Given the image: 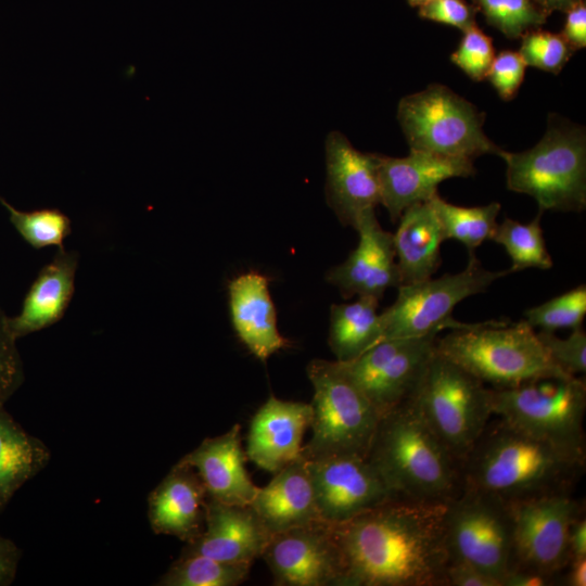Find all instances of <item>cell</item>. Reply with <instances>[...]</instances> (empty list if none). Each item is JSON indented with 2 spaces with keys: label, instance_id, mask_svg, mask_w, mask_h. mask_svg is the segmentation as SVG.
I'll return each instance as SVG.
<instances>
[{
  "label": "cell",
  "instance_id": "cell-1",
  "mask_svg": "<svg viewBox=\"0 0 586 586\" xmlns=\"http://www.w3.org/2000/svg\"><path fill=\"white\" fill-rule=\"evenodd\" d=\"M446 504L396 497L330 524L343 565L340 586H446Z\"/></svg>",
  "mask_w": 586,
  "mask_h": 586
},
{
  "label": "cell",
  "instance_id": "cell-2",
  "mask_svg": "<svg viewBox=\"0 0 586 586\" xmlns=\"http://www.w3.org/2000/svg\"><path fill=\"white\" fill-rule=\"evenodd\" d=\"M585 459L498 418L488 422L460 463L462 488L506 504L571 492L584 471Z\"/></svg>",
  "mask_w": 586,
  "mask_h": 586
},
{
  "label": "cell",
  "instance_id": "cell-3",
  "mask_svg": "<svg viewBox=\"0 0 586 586\" xmlns=\"http://www.w3.org/2000/svg\"><path fill=\"white\" fill-rule=\"evenodd\" d=\"M367 457L399 498L448 502L462 489L460 463L412 399L380 417Z\"/></svg>",
  "mask_w": 586,
  "mask_h": 586
},
{
  "label": "cell",
  "instance_id": "cell-4",
  "mask_svg": "<svg viewBox=\"0 0 586 586\" xmlns=\"http://www.w3.org/2000/svg\"><path fill=\"white\" fill-rule=\"evenodd\" d=\"M436 352L493 388L570 375L549 358L537 332L524 319L472 323L436 340Z\"/></svg>",
  "mask_w": 586,
  "mask_h": 586
},
{
  "label": "cell",
  "instance_id": "cell-5",
  "mask_svg": "<svg viewBox=\"0 0 586 586\" xmlns=\"http://www.w3.org/2000/svg\"><path fill=\"white\" fill-rule=\"evenodd\" d=\"M509 190L535 199L540 212L586 207V136L583 128L549 120L540 141L523 152L501 151Z\"/></svg>",
  "mask_w": 586,
  "mask_h": 586
},
{
  "label": "cell",
  "instance_id": "cell-6",
  "mask_svg": "<svg viewBox=\"0 0 586 586\" xmlns=\"http://www.w3.org/2000/svg\"><path fill=\"white\" fill-rule=\"evenodd\" d=\"M314 388L311 438L302 455L367 456L380 416L337 360L314 359L307 366Z\"/></svg>",
  "mask_w": 586,
  "mask_h": 586
},
{
  "label": "cell",
  "instance_id": "cell-7",
  "mask_svg": "<svg viewBox=\"0 0 586 586\" xmlns=\"http://www.w3.org/2000/svg\"><path fill=\"white\" fill-rule=\"evenodd\" d=\"M491 405L493 416L513 428L585 456L584 379L547 377L510 387H491Z\"/></svg>",
  "mask_w": 586,
  "mask_h": 586
},
{
  "label": "cell",
  "instance_id": "cell-8",
  "mask_svg": "<svg viewBox=\"0 0 586 586\" xmlns=\"http://www.w3.org/2000/svg\"><path fill=\"white\" fill-rule=\"evenodd\" d=\"M436 437L461 463L475 445L492 412L491 388L435 352L412 398Z\"/></svg>",
  "mask_w": 586,
  "mask_h": 586
},
{
  "label": "cell",
  "instance_id": "cell-9",
  "mask_svg": "<svg viewBox=\"0 0 586 586\" xmlns=\"http://www.w3.org/2000/svg\"><path fill=\"white\" fill-rule=\"evenodd\" d=\"M397 118L410 150L472 161L502 151L483 131L485 114L441 84L404 97Z\"/></svg>",
  "mask_w": 586,
  "mask_h": 586
},
{
  "label": "cell",
  "instance_id": "cell-10",
  "mask_svg": "<svg viewBox=\"0 0 586 586\" xmlns=\"http://www.w3.org/2000/svg\"><path fill=\"white\" fill-rule=\"evenodd\" d=\"M509 273L510 268L487 270L473 253L469 254L467 267L460 272L399 285L395 302L380 314L382 340L417 337L438 334L446 328L470 327L472 323H462L451 317L455 306L469 296L484 293L493 282Z\"/></svg>",
  "mask_w": 586,
  "mask_h": 586
},
{
  "label": "cell",
  "instance_id": "cell-11",
  "mask_svg": "<svg viewBox=\"0 0 586 586\" xmlns=\"http://www.w3.org/2000/svg\"><path fill=\"white\" fill-rule=\"evenodd\" d=\"M444 532L449 560L471 564L501 584L510 569L512 551L506 502L462 488L446 504Z\"/></svg>",
  "mask_w": 586,
  "mask_h": 586
},
{
  "label": "cell",
  "instance_id": "cell-12",
  "mask_svg": "<svg viewBox=\"0 0 586 586\" xmlns=\"http://www.w3.org/2000/svg\"><path fill=\"white\" fill-rule=\"evenodd\" d=\"M511 520L510 569L556 577L568 566L569 534L582 515L571 492H560L507 504Z\"/></svg>",
  "mask_w": 586,
  "mask_h": 586
},
{
  "label": "cell",
  "instance_id": "cell-13",
  "mask_svg": "<svg viewBox=\"0 0 586 586\" xmlns=\"http://www.w3.org/2000/svg\"><path fill=\"white\" fill-rule=\"evenodd\" d=\"M437 335L382 340L359 357L339 362L381 417L413 398Z\"/></svg>",
  "mask_w": 586,
  "mask_h": 586
},
{
  "label": "cell",
  "instance_id": "cell-14",
  "mask_svg": "<svg viewBox=\"0 0 586 586\" xmlns=\"http://www.w3.org/2000/svg\"><path fill=\"white\" fill-rule=\"evenodd\" d=\"M306 460L318 511L329 524L343 523L397 497L367 456L332 455Z\"/></svg>",
  "mask_w": 586,
  "mask_h": 586
},
{
  "label": "cell",
  "instance_id": "cell-15",
  "mask_svg": "<svg viewBox=\"0 0 586 586\" xmlns=\"http://www.w3.org/2000/svg\"><path fill=\"white\" fill-rule=\"evenodd\" d=\"M277 586H340L343 565L331 525L297 526L270 536L262 555Z\"/></svg>",
  "mask_w": 586,
  "mask_h": 586
},
{
  "label": "cell",
  "instance_id": "cell-16",
  "mask_svg": "<svg viewBox=\"0 0 586 586\" xmlns=\"http://www.w3.org/2000/svg\"><path fill=\"white\" fill-rule=\"evenodd\" d=\"M381 202L393 222L409 206L428 202L441 182L474 176L472 160L410 150L405 157L377 154Z\"/></svg>",
  "mask_w": 586,
  "mask_h": 586
},
{
  "label": "cell",
  "instance_id": "cell-17",
  "mask_svg": "<svg viewBox=\"0 0 586 586\" xmlns=\"http://www.w3.org/2000/svg\"><path fill=\"white\" fill-rule=\"evenodd\" d=\"M326 198L340 222L355 228L381 202L377 153H364L340 131L326 139Z\"/></svg>",
  "mask_w": 586,
  "mask_h": 586
},
{
  "label": "cell",
  "instance_id": "cell-18",
  "mask_svg": "<svg viewBox=\"0 0 586 586\" xmlns=\"http://www.w3.org/2000/svg\"><path fill=\"white\" fill-rule=\"evenodd\" d=\"M354 229L359 237L356 249L329 269L326 279L344 298L356 295L380 301L387 289L400 285L393 233L380 226L374 211L361 216Z\"/></svg>",
  "mask_w": 586,
  "mask_h": 586
},
{
  "label": "cell",
  "instance_id": "cell-19",
  "mask_svg": "<svg viewBox=\"0 0 586 586\" xmlns=\"http://www.w3.org/2000/svg\"><path fill=\"white\" fill-rule=\"evenodd\" d=\"M310 419V404L269 396L251 420L246 458L275 474L302 456Z\"/></svg>",
  "mask_w": 586,
  "mask_h": 586
},
{
  "label": "cell",
  "instance_id": "cell-20",
  "mask_svg": "<svg viewBox=\"0 0 586 586\" xmlns=\"http://www.w3.org/2000/svg\"><path fill=\"white\" fill-rule=\"evenodd\" d=\"M271 534L252 507L207 500L203 531L182 551L250 564L262 557Z\"/></svg>",
  "mask_w": 586,
  "mask_h": 586
},
{
  "label": "cell",
  "instance_id": "cell-21",
  "mask_svg": "<svg viewBox=\"0 0 586 586\" xmlns=\"http://www.w3.org/2000/svg\"><path fill=\"white\" fill-rule=\"evenodd\" d=\"M208 496L196 471L179 460L148 498V519L158 535L186 544L203 531Z\"/></svg>",
  "mask_w": 586,
  "mask_h": 586
},
{
  "label": "cell",
  "instance_id": "cell-22",
  "mask_svg": "<svg viewBox=\"0 0 586 586\" xmlns=\"http://www.w3.org/2000/svg\"><path fill=\"white\" fill-rule=\"evenodd\" d=\"M246 459L241 444V426L237 423L221 435L203 440L180 460L196 471L209 499L249 506L258 486L246 472Z\"/></svg>",
  "mask_w": 586,
  "mask_h": 586
},
{
  "label": "cell",
  "instance_id": "cell-23",
  "mask_svg": "<svg viewBox=\"0 0 586 586\" xmlns=\"http://www.w3.org/2000/svg\"><path fill=\"white\" fill-rule=\"evenodd\" d=\"M233 329L245 347L260 361L288 346L279 332L268 279L257 272L239 275L228 284Z\"/></svg>",
  "mask_w": 586,
  "mask_h": 586
},
{
  "label": "cell",
  "instance_id": "cell-24",
  "mask_svg": "<svg viewBox=\"0 0 586 586\" xmlns=\"http://www.w3.org/2000/svg\"><path fill=\"white\" fill-rule=\"evenodd\" d=\"M272 535L285 530L324 522L317 508L307 460L302 455L258 487L250 505Z\"/></svg>",
  "mask_w": 586,
  "mask_h": 586
},
{
  "label": "cell",
  "instance_id": "cell-25",
  "mask_svg": "<svg viewBox=\"0 0 586 586\" xmlns=\"http://www.w3.org/2000/svg\"><path fill=\"white\" fill-rule=\"evenodd\" d=\"M77 265V253L59 249L29 288L20 314L8 319L14 339L40 331L63 317L75 291Z\"/></svg>",
  "mask_w": 586,
  "mask_h": 586
},
{
  "label": "cell",
  "instance_id": "cell-26",
  "mask_svg": "<svg viewBox=\"0 0 586 586\" xmlns=\"http://www.w3.org/2000/svg\"><path fill=\"white\" fill-rule=\"evenodd\" d=\"M393 241L400 285L433 277L441 264V244L445 239L429 202L413 204L404 211Z\"/></svg>",
  "mask_w": 586,
  "mask_h": 586
},
{
  "label": "cell",
  "instance_id": "cell-27",
  "mask_svg": "<svg viewBox=\"0 0 586 586\" xmlns=\"http://www.w3.org/2000/svg\"><path fill=\"white\" fill-rule=\"evenodd\" d=\"M51 451L0 405V513L15 493L50 462Z\"/></svg>",
  "mask_w": 586,
  "mask_h": 586
},
{
  "label": "cell",
  "instance_id": "cell-28",
  "mask_svg": "<svg viewBox=\"0 0 586 586\" xmlns=\"http://www.w3.org/2000/svg\"><path fill=\"white\" fill-rule=\"evenodd\" d=\"M378 305L372 296H357L353 303L331 306L328 343L335 360L351 361L382 340Z\"/></svg>",
  "mask_w": 586,
  "mask_h": 586
},
{
  "label": "cell",
  "instance_id": "cell-29",
  "mask_svg": "<svg viewBox=\"0 0 586 586\" xmlns=\"http://www.w3.org/2000/svg\"><path fill=\"white\" fill-rule=\"evenodd\" d=\"M428 202L440 221L445 241L456 240L466 246L469 254H473L484 241L492 240L501 208L498 202L464 207L445 201L438 193Z\"/></svg>",
  "mask_w": 586,
  "mask_h": 586
},
{
  "label": "cell",
  "instance_id": "cell-30",
  "mask_svg": "<svg viewBox=\"0 0 586 586\" xmlns=\"http://www.w3.org/2000/svg\"><path fill=\"white\" fill-rule=\"evenodd\" d=\"M250 564L230 563L207 556L182 551L156 585L160 586H235L243 583Z\"/></svg>",
  "mask_w": 586,
  "mask_h": 586
},
{
  "label": "cell",
  "instance_id": "cell-31",
  "mask_svg": "<svg viewBox=\"0 0 586 586\" xmlns=\"http://www.w3.org/2000/svg\"><path fill=\"white\" fill-rule=\"evenodd\" d=\"M542 213L528 222L506 218L497 225L492 241L500 244L511 260V272L527 268L550 269L552 258L547 250L540 226Z\"/></svg>",
  "mask_w": 586,
  "mask_h": 586
},
{
  "label": "cell",
  "instance_id": "cell-32",
  "mask_svg": "<svg viewBox=\"0 0 586 586\" xmlns=\"http://www.w3.org/2000/svg\"><path fill=\"white\" fill-rule=\"evenodd\" d=\"M10 214V220L20 235L34 249L55 245L63 247L64 239L71 233L69 218L59 209L22 212L3 199L0 201Z\"/></svg>",
  "mask_w": 586,
  "mask_h": 586
},
{
  "label": "cell",
  "instance_id": "cell-33",
  "mask_svg": "<svg viewBox=\"0 0 586 586\" xmlns=\"http://www.w3.org/2000/svg\"><path fill=\"white\" fill-rule=\"evenodd\" d=\"M586 315V285L564 292L524 311L525 321L540 331L556 332L583 327Z\"/></svg>",
  "mask_w": 586,
  "mask_h": 586
},
{
  "label": "cell",
  "instance_id": "cell-34",
  "mask_svg": "<svg viewBox=\"0 0 586 586\" xmlns=\"http://www.w3.org/2000/svg\"><path fill=\"white\" fill-rule=\"evenodd\" d=\"M486 22L509 39H518L524 33L543 25L548 14L533 0H474Z\"/></svg>",
  "mask_w": 586,
  "mask_h": 586
},
{
  "label": "cell",
  "instance_id": "cell-35",
  "mask_svg": "<svg viewBox=\"0 0 586 586\" xmlns=\"http://www.w3.org/2000/svg\"><path fill=\"white\" fill-rule=\"evenodd\" d=\"M519 50L526 66L559 74L574 53L561 34L538 28L524 33Z\"/></svg>",
  "mask_w": 586,
  "mask_h": 586
},
{
  "label": "cell",
  "instance_id": "cell-36",
  "mask_svg": "<svg viewBox=\"0 0 586 586\" xmlns=\"http://www.w3.org/2000/svg\"><path fill=\"white\" fill-rule=\"evenodd\" d=\"M495 58L493 40L477 25L463 33V37L450 60L471 79L481 81L486 78Z\"/></svg>",
  "mask_w": 586,
  "mask_h": 586
},
{
  "label": "cell",
  "instance_id": "cell-37",
  "mask_svg": "<svg viewBox=\"0 0 586 586\" xmlns=\"http://www.w3.org/2000/svg\"><path fill=\"white\" fill-rule=\"evenodd\" d=\"M537 336L551 361L566 374L577 377L586 371V333L583 327L561 339L555 332L539 331Z\"/></svg>",
  "mask_w": 586,
  "mask_h": 586
},
{
  "label": "cell",
  "instance_id": "cell-38",
  "mask_svg": "<svg viewBox=\"0 0 586 586\" xmlns=\"http://www.w3.org/2000/svg\"><path fill=\"white\" fill-rule=\"evenodd\" d=\"M8 319L0 309V405H4L24 381L23 361Z\"/></svg>",
  "mask_w": 586,
  "mask_h": 586
},
{
  "label": "cell",
  "instance_id": "cell-39",
  "mask_svg": "<svg viewBox=\"0 0 586 586\" xmlns=\"http://www.w3.org/2000/svg\"><path fill=\"white\" fill-rule=\"evenodd\" d=\"M526 64L519 52L500 51L495 55L486 78L496 89L499 97L512 100L523 82Z\"/></svg>",
  "mask_w": 586,
  "mask_h": 586
},
{
  "label": "cell",
  "instance_id": "cell-40",
  "mask_svg": "<svg viewBox=\"0 0 586 586\" xmlns=\"http://www.w3.org/2000/svg\"><path fill=\"white\" fill-rule=\"evenodd\" d=\"M475 5L464 0H429L419 7V16L454 26L463 33L475 24Z\"/></svg>",
  "mask_w": 586,
  "mask_h": 586
},
{
  "label": "cell",
  "instance_id": "cell-41",
  "mask_svg": "<svg viewBox=\"0 0 586 586\" xmlns=\"http://www.w3.org/2000/svg\"><path fill=\"white\" fill-rule=\"evenodd\" d=\"M446 586H501L499 579L480 569L460 561L447 562Z\"/></svg>",
  "mask_w": 586,
  "mask_h": 586
},
{
  "label": "cell",
  "instance_id": "cell-42",
  "mask_svg": "<svg viewBox=\"0 0 586 586\" xmlns=\"http://www.w3.org/2000/svg\"><path fill=\"white\" fill-rule=\"evenodd\" d=\"M566 20L561 36L573 50L586 47V5L585 1L573 5L566 12Z\"/></svg>",
  "mask_w": 586,
  "mask_h": 586
},
{
  "label": "cell",
  "instance_id": "cell-43",
  "mask_svg": "<svg viewBox=\"0 0 586 586\" xmlns=\"http://www.w3.org/2000/svg\"><path fill=\"white\" fill-rule=\"evenodd\" d=\"M22 551L17 545L0 535V586L13 583L16 576Z\"/></svg>",
  "mask_w": 586,
  "mask_h": 586
},
{
  "label": "cell",
  "instance_id": "cell-44",
  "mask_svg": "<svg viewBox=\"0 0 586 586\" xmlns=\"http://www.w3.org/2000/svg\"><path fill=\"white\" fill-rule=\"evenodd\" d=\"M556 577L530 570L511 569L501 579V586H549Z\"/></svg>",
  "mask_w": 586,
  "mask_h": 586
},
{
  "label": "cell",
  "instance_id": "cell-45",
  "mask_svg": "<svg viewBox=\"0 0 586 586\" xmlns=\"http://www.w3.org/2000/svg\"><path fill=\"white\" fill-rule=\"evenodd\" d=\"M569 549L571 558L586 557V520L582 515L570 528Z\"/></svg>",
  "mask_w": 586,
  "mask_h": 586
},
{
  "label": "cell",
  "instance_id": "cell-46",
  "mask_svg": "<svg viewBox=\"0 0 586 586\" xmlns=\"http://www.w3.org/2000/svg\"><path fill=\"white\" fill-rule=\"evenodd\" d=\"M565 574V584L569 586L586 585V557L571 558Z\"/></svg>",
  "mask_w": 586,
  "mask_h": 586
},
{
  "label": "cell",
  "instance_id": "cell-47",
  "mask_svg": "<svg viewBox=\"0 0 586 586\" xmlns=\"http://www.w3.org/2000/svg\"><path fill=\"white\" fill-rule=\"evenodd\" d=\"M581 1L582 0H533V2L546 14H550L553 11L566 12Z\"/></svg>",
  "mask_w": 586,
  "mask_h": 586
},
{
  "label": "cell",
  "instance_id": "cell-48",
  "mask_svg": "<svg viewBox=\"0 0 586 586\" xmlns=\"http://www.w3.org/2000/svg\"><path fill=\"white\" fill-rule=\"evenodd\" d=\"M429 0H407V2L409 3V5L411 7H420L422 4H424L425 2H428Z\"/></svg>",
  "mask_w": 586,
  "mask_h": 586
},
{
  "label": "cell",
  "instance_id": "cell-49",
  "mask_svg": "<svg viewBox=\"0 0 586 586\" xmlns=\"http://www.w3.org/2000/svg\"><path fill=\"white\" fill-rule=\"evenodd\" d=\"M0 201H1V198H0Z\"/></svg>",
  "mask_w": 586,
  "mask_h": 586
}]
</instances>
